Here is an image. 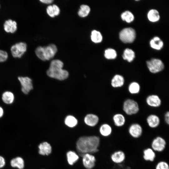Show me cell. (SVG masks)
<instances>
[{
  "instance_id": "39",
  "label": "cell",
  "mask_w": 169,
  "mask_h": 169,
  "mask_svg": "<svg viewBox=\"0 0 169 169\" xmlns=\"http://www.w3.org/2000/svg\"><path fill=\"white\" fill-rule=\"evenodd\" d=\"M52 6L55 16L58 15L60 13V9L59 7L55 4H54Z\"/></svg>"
},
{
  "instance_id": "38",
  "label": "cell",
  "mask_w": 169,
  "mask_h": 169,
  "mask_svg": "<svg viewBox=\"0 0 169 169\" xmlns=\"http://www.w3.org/2000/svg\"><path fill=\"white\" fill-rule=\"evenodd\" d=\"M46 11L48 15L51 17H55L52 5L48 6L46 9Z\"/></svg>"
},
{
  "instance_id": "35",
  "label": "cell",
  "mask_w": 169,
  "mask_h": 169,
  "mask_svg": "<svg viewBox=\"0 0 169 169\" xmlns=\"http://www.w3.org/2000/svg\"><path fill=\"white\" fill-rule=\"evenodd\" d=\"M155 169H169V165L166 161L161 160L156 163Z\"/></svg>"
},
{
  "instance_id": "32",
  "label": "cell",
  "mask_w": 169,
  "mask_h": 169,
  "mask_svg": "<svg viewBox=\"0 0 169 169\" xmlns=\"http://www.w3.org/2000/svg\"><path fill=\"white\" fill-rule=\"evenodd\" d=\"M65 123L68 126L73 127L77 124V120L74 116L69 115L65 120Z\"/></svg>"
},
{
  "instance_id": "5",
  "label": "cell",
  "mask_w": 169,
  "mask_h": 169,
  "mask_svg": "<svg viewBox=\"0 0 169 169\" xmlns=\"http://www.w3.org/2000/svg\"><path fill=\"white\" fill-rule=\"evenodd\" d=\"M47 74L50 77L59 80H64L69 76V73L67 70L60 68H49Z\"/></svg>"
},
{
  "instance_id": "15",
  "label": "cell",
  "mask_w": 169,
  "mask_h": 169,
  "mask_svg": "<svg viewBox=\"0 0 169 169\" xmlns=\"http://www.w3.org/2000/svg\"><path fill=\"white\" fill-rule=\"evenodd\" d=\"M146 122L150 127L151 128H155L159 125L160 120L159 117L157 115L151 114L147 117Z\"/></svg>"
},
{
  "instance_id": "31",
  "label": "cell",
  "mask_w": 169,
  "mask_h": 169,
  "mask_svg": "<svg viewBox=\"0 0 169 169\" xmlns=\"http://www.w3.org/2000/svg\"><path fill=\"white\" fill-rule=\"evenodd\" d=\"M121 16V18L123 20L128 23L133 21L134 18L133 14L131 12L128 11H126L123 13Z\"/></svg>"
},
{
  "instance_id": "26",
  "label": "cell",
  "mask_w": 169,
  "mask_h": 169,
  "mask_svg": "<svg viewBox=\"0 0 169 169\" xmlns=\"http://www.w3.org/2000/svg\"><path fill=\"white\" fill-rule=\"evenodd\" d=\"M3 101L7 104L12 103L14 100V96L13 94L10 91L4 92L2 96Z\"/></svg>"
},
{
  "instance_id": "27",
  "label": "cell",
  "mask_w": 169,
  "mask_h": 169,
  "mask_svg": "<svg viewBox=\"0 0 169 169\" xmlns=\"http://www.w3.org/2000/svg\"><path fill=\"white\" fill-rule=\"evenodd\" d=\"M11 165L13 167H17L19 169H22L24 166V161L22 158L17 157L12 160Z\"/></svg>"
},
{
  "instance_id": "24",
  "label": "cell",
  "mask_w": 169,
  "mask_h": 169,
  "mask_svg": "<svg viewBox=\"0 0 169 169\" xmlns=\"http://www.w3.org/2000/svg\"><path fill=\"white\" fill-rule=\"evenodd\" d=\"M122 57L124 60L131 62L135 58V53L132 49L127 48L124 51Z\"/></svg>"
},
{
  "instance_id": "41",
  "label": "cell",
  "mask_w": 169,
  "mask_h": 169,
  "mask_svg": "<svg viewBox=\"0 0 169 169\" xmlns=\"http://www.w3.org/2000/svg\"><path fill=\"white\" fill-rule=\"evenodd\" d=\"M5 164V161L4 158L0 156V168L3 167Z\"/></svg>"
},
{
  "instance_id": "14",
  "label": "cell",
  "mask_w": 169,
  "mask_h": 169,
  "mask_svg": "<svg viewBox=\"0 0 169 169\" xmlns=\"http://www.w3.org/2000/svg\"><path fill=\"white\" fill-rule=\"evenodd\" d=\"M146 101L149 106L153 107H159L161 103L160 98L156 95H151L148 96L146 98Z\"/></svg>"
},
{
  "instance_id": "37",
  "label": "cell",
  "mask_w": 169,
  "mask_h": 169,
  "mask_svg": "<svg viewBox=\"0 0 169 169\" xmlns=\"http://www.w3.org/2000/svg\"><path fill=\"white\" fill-rule=\"evenodd\" d=\"M8 54L5 51L0 50V62H3L7 59Z\"/></svg>"
},
{
  "instance_id": "8",
  "label": "cell",
  "mask_w": 169,
  "mask_h": 169,
  "mask_svg": "<svg viewBox=\"0 0 169 169\" xmlns=\"http://www.w3.org/2000/svg\"><path fill=\"white\" fill-rule=\"evenodd\" d=\"M128 132L129 135L132 138L138 139L142 136L143 130L142 127L140 124L134 123L129 126Z\"/></svg>"
},
{
  "instance_id": "42",
  "label": "cell",
  "mask_w": 169,
  "mask_h": 169,
  "mask_svg": "<svg viewBox=\"0 0 169 169\" xmlns=\"http://www.w3.org/2000/svg\"><path fill=\"white\" fill-rule=\"evenodd\" d=\"M40 1L43 3L47 4L51 3L53 2V0H40Z\"/></svg>"
},
{
  "instance_id": "4",
  "label": "cell",
  "mask_w": 169,
  "mask_h": 169,
  "mask_svg": "<svg viewBox=\"0 0 169 169\" xmlns=\"http://www.w3.org/2000/svg\"><path fill=\"white\" fill-rule=\"evenodd\" d=\"M136 36V32L134 29L131 28H125L121 30L119 33L120 40L125 43L133 42Z\"/></svg>"
},
{
  "instance_id": "30",
  "label": "cell",
  "mask_w": 169,
  "mask_h": 169,
  "mask_svg": "<svg viewBox=\"0 0 169 169\" xmlns=\"http://www.w3.org/2000/svg\"><path fill=\"white\" fill-rule=\"evenodd\" d=\"M90 11V7L86 5H82L80 7V8L78 12V14L81 17H86L89 14Z\"/></svg>"
},
{
  "instance_id": "7",
  "label": "cell",
  "mask_w": 169,
  "mask_h": 169,
  "mask_svg": "<svg viewBox=\"0 0 169 169\" xmlns=\"http://www.w3.org/2000/svg\"><path fill=\"white\" fill-rule=\"evenodd\" d=\"M27 45L24 42L16 44L12 46L11 51L13 56L15 58H20L26 51Z\"/></svg>"
},
{
  "instance_id": "43",
  "label": "cell",
  "mask_w": 169,
  "mask_h": 169,
  "mask_svg": "<svg viewBox=\"0 0 169 169\" xmlns=\"http://www.w3.org/2000/svg\"><path fill=\"white\" fill-rule=\"evenodd\" d=\"M3 114V108L0 107V118L2 117Z\"/></svg>"
},
{
  "instance_id": "13",
  "label": "cell",
  "mask_w": 169,
  "mask_h": 169,
  "mask_svg": "<svg viewBox=\"0 0 169 169\" xmlns=\"http://www.w3.org/2000/svg\"><path fill=\"white\" fill-rule=\"evenodd\" d=\"M44 54L45 60L52 58L56 54L57 49L56 46L53 44L44 47Z\"/></svg>"
},
{
  "instance_id": "18",
  "label": "cell",
  "mask_w": 169,
  "mask_h": 169,
  "mask_svg": "<svg viewBox=\"0 0 169 169\" xmlns=\"http://www.w3.org/2000/svg\"><path fill=\"white\" fill-rule=\"evenodd\" d=\"M113 120L115 125L117 127L123 126L125 122V116L120 113L114 115L113 117Z\"/></svg>"
},
{
  "instance_id": "19",
  "label": "cell",
  "mask_w": 169,
  "mask_h": 169,
  "mask_svg": "<svg viewBox=\"0 0 169 169\" xmlns=\"http://www.w3.org/2000/svg\"><path fill=\"white\" fill-rule=\"evenodd\" d=\"M99 118L96 115L93 114H89L85 117L84 121L87 125L94 126L99 121Z\"/></svg>"
},
{
  "instance_id": "1",
  "label": "cell",
  "mask_w": 169,
  "mask_h": 169,
  "mask_svg": "<svg viewBox=\"0 0 169 169\" xmlns=\"http://www.w3.org/2000/svg\"><path fill=\"white\" fill-rule=\"evenodd\" d=\"M100 144V139L96 136H84L79 138L76 143V148L80 155L97 152Z\"/></svg>"
},
{
  "instance_id": "2",
  "label": "cell",
  "mask_w": 169,
  "mask_h": 169,
  "mask_svg": "<svg viewBox=\"0 0 169 169\" xmlns=\"http://www.w3.org/2000/svg\"><path fill=\"white\" fill-rule=\"evenodd\" d=\"M166 144V141L164 137L157 136L151 140L150 147L156 153H161L165 149Z\"/></svg>"
},
{
  "instance_id": "11",
  "label": "cell",
  "mask_w": 169,
  "mask_h": 169,
  "mask_svg": "<svg viewBox=\"0 0 169 169\" xmlns=\"http://www.w3.org/2000/svg\"><path fill=\"white\" fill-rule=\"evenodd\" d=\"M142 157L146 162H154L156 157V153L150 147L144 148L142 152Z\"/></svg>"
},
{
  "instance_id": "29",
  "label": "cell",
  "mask_w": 169,
  "mask_h": 169,
  "mask_svg": "<svg viewBox=\"0 0 169 169\" xmlns=\"http://www.w3.org/2000/svg\"><path fill=\"white\" fill-rule=\"evenodd\" d=\"M91 39L92 41L95 43H99L102 41V36L100 32L93 30L91 33Z\"/></svg>"
},
{
  "instance_id": "3",
  "label": "cell",
  "mask_w": 169,
  "mask_h": 169,
  "mask_svg": "<svg viewBox=\"0 0 169 169\" xmlns=\"http://www.w3.org/2000/svg\"><path fill=\"white\" fill-rule=\"evenodd\" d=\"M123 109L126 114L128 115L135 114L138 112L139 110V105L137 102L130 99L125 101Z\"/></svg>"
},
{
  "instance_id": "28",
  "label": "cell",
  "mask_w": 169,
  "mask_h": 169,
  "mask_svg": "<svg viewBox=\"0 0 169 169\" xmlns=\"http://www.w3.org/2000/svg\"><path fill=\"white\" fill-rule=\"evenodd\" d=\"M67 161L70 165H73L79 159L78 155L74 151H70L67 153Z\"/></svg>"
},
{
  "instance_id": "9",
  "label": "cell",
  "mask_w": 169,
  "mask_h": 169,
  "mask_svg": "<svg viewBox=\"0 0 169 169\" xmlns=\"http://www.w3.org/2000/svg\"><path fill=\"white\" fill-rule=\"evenodd\" d=\"M126 155L124 151L121 150H116L112 152L110 155L112 162L116 164H120L124 162Z\"/></svg>"
},
{
  "instance_id": "34",
  "label": "cell",
  "mask_w": 169,
  "mask_h": 169,
  "mask_svg": "<svg viewBox=\"0 0 169 169\" xmlns=\"http://www.w3.org/2000/svg\"><path fill=\"white\" fill-rule=\"evenodd\" d=\"M63 63L61 60L59 59H54L51 61L49 68H60L62 69Z\"/></svg>"
},
{
  "instance_id": "16",
  "label": "cell",
  "mask_w": 169,
  "mask_h": 169,
  "mask_svg": "<svg viewBox=\"0 0 169 169\" xmlns=\"http://www.w3.org/2000/svg\"><path fill=\"white\" fill-rule=\"evenodd\" d=\"M125 83V79L123 76L119 74L115 75L112 78L111 84V86L115 88L122 86Z\"/></svg>"
},
{
  "instance_id": "17",
  "label": "cell",
  "mask_w": 169,
  "mask_h": 169,
  "mask_svg": "<svg viewBox=\"0 0 169 169\" xmlns=\"http://www.w3.org/2000/svg\"><path fill=\"white\" fill-rule=\"evenodd\" d=\"M4 28L7 33H14L17 29V23L11 19L7 20L4 23Z\"/></svg>"
},
{
  "instance_id": "21",
  "label": "cell",
  "mask_w": 169,
  "mask_h": 169,
  "mask_svg": "<svg viewBox=\"0 0 169 169\" xmlns=\"http://www.w3.org/2000/svg\"><path fill=\"white\" fill-rule=\"evenodd\" d=\"M100 134L105 137L109 136L112 133V128L111 126L107 124H104L101 125L99 129Z\"/></svg>"
},
{
  "instance_id": "6",
  "label": "cell",
  "mask_w": 169,
  "mask_h": 169,
  "mask_svg": "<svg viewBox=\"0 0 169 169\" xmlns=\"http://www.w3.org/2000/svg\"><path fill=\"white\" fill-rule=\"evenodd\" d=\"M146 64L149 71L153 74L161 71L164 68L162 62L161 60L157 59H152L147 61Z\"/></svg>"
},
{
  "instance_id": "10",
  "label": "cell",
  "mask_w": 169,
  "mask_h": 169,
  "mask_svg": "<svg viewBox=\"0 0 169 169\" xmlns=\"http://www.w3.org/2000/svg\"><path fill=\"white\" fill-rule=\"evenodd\" d=\"M18 79L22 86V91L23 93L27 94L33 89L32 80L27 77H19Z\"/></svg>"
},
{
  "instance_id": "36",
  "label": "cell",
  "mask_w": 169,
  "mask_h": 169,
  "mask_svg": "<svg viewBox=\"0 0 169 169\" xmlns=\"http://www.w3.org/2000/svg\"><path fill=\"white\" fill-rule=\"evenodd\" d=\"M35 52L37 56L40 59L43 61L45 60L44 54V47H38L36 48Z\"/></svg>"
},
{
  "instance_id": "12",
  "label": "cell",
  "mask_w": 169,
  "mask_h": 169,
  "mask_svg": "<svg viewBox=\"0 0 169 169\" xmlns=\"http://www.w3.org/2000/svg\"><path fill=\"white\" fill-rule=\"evenodd\" d=\"M83 162L84 166L87 169H91L95 166L96 159L95 157L90 154L86 153L82 156Z\"/></svg>"
},
{
  "instance_id": "25",
  "label": "cell",
  "mask_w": 169,
  "mask_h": 169,
  "mask_svg": "<svg viewBox=\"0 0 169 169\" xmlns=\"http://www.w3.org/2000/svg\"><path fill=\"white\" fill-rule=\"evenodd\" d=\"M128 90L131 94H137L139 92L140 90V85L136 82H132L129 84Z\"/></svg>"
},
{
  "instance_id": "33",
  "label": "cell",
  "mask_w": 169,
  "mask_h": 169,
  "mask_svg": "<svg viewBox=\"0 0 169 169\" xmlns=\"http://www.w3.org/2000/svg\"><path fill=\"white\" fill-rule=\"evenodd\" d=\"M104 56L107 59H114L117 56V53L114 49L109 48L105 51Z\"/></svg>"
},
{
  "instance_id": "22",
  "label": "cell",
  "mask_w": 169,
  "mask_h": 169,
  "mask_svg": "<svg viewBox=\"0 0 169 169\" xmlns=\"http://www.w3.org/2000/svg\"><path fill=\"white\" fill-rule=\"evenodd\" d=\"M150 44L152 48L156 50H160L163 47V43L159 37H155L151 40Z\"/></svg>"
},
{
  "instance_id": "40",
  "label": "cell",
  "mask_w": 169,
  "mask_h": 169,
  "mask_svg": "<svg viewBox=\"0 0 169 169\" xmlns=\"http://www.w3.org/2000/svg\"><path fill=\"white\" fill-rule=\"evenodd\" d=\"M165 120L166 123L167 124H169V112L167 111L165 114Z\"/></svg>"
},
{
  "instance_id": "23",
  "label": "cell",
  "mask_w": 169,
  "mask_h": 169,
  "mask_svg": "<svg viewBox=\"0 0 169 169\" xmlns=\"http://www.w3.org/2000/svg\"><path fill=\"white\" fill-rule=\"evenodd\" d=\"M149 20L153 22L158 21L160 18L158 12L156 10L152 9L150 10L147 14Z\"/></svg>"
},
{
  "instance_id": "20",
  "label": "cell",
  "mask_w": 169,
  "mask_h": 169,
  "mask_svg": "<svg viewBox=\"0 0 169 169\" xmlns=\"http://www.w3.org/2000/svg\"><path fill=\"white\" fill-rule=\"evenodd\" d=\"M39 153L42 155H48L52 151L51 146L47 142H44L41 143L38 146Z\"/></svg>"
}]
</instances>
